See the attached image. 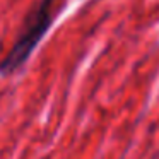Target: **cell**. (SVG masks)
<instances>
[{"instance_id": "obj_1", "label": "cell", "mask_w": 159, "mask_h": 159, "mask_svg": "<svg viewBox=\"0 0 159 159\" xmlns=\"http://www.w3.org/2000/svg\"><path fill=\"white\" fill-rule=\"evenodd\" d=\"M55 4L57 0H36V4L26 16L12 48L0 62V75H14L26 65L55 19Z\"/></svg>"}]
</instances>
